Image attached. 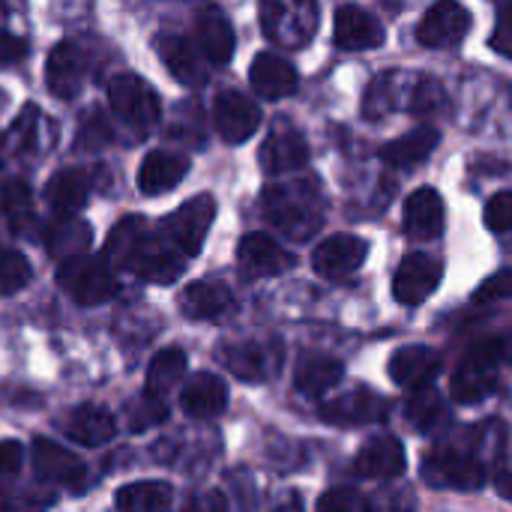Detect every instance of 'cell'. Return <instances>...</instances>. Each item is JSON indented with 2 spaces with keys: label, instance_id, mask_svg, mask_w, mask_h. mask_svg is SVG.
Listing matches in <instances>:
<instances>
[{
  "label": "cell",
  "instance_id": "obj_26",
  "mask_svg": "<svg viewBox=\"0 0 512 512\" xmlns=\"http://www.w3.org/2000/svg\"><path fill=\"white\" fill-rule=\"evenodd\" d=\"M60 429H63L66 438H72L81 447H102V444H108L114 438L117 423L99 405H78L60 420Z\"/></svg>",
  "mask_w": 512,
  "mask_h": 512
},
{
  "label": "cell",
  "instance_id": "obj_37",
  "mask_svg": "<svg viewBox=\"0 0 512 512\" xmlns=\"http://www.w3.org/2000/svg\"><path fill=\"white\" fill-rule=\"evenodd\" d=\"M0 219L12 228V231H24L33 222V210H30V189L21 180H3L0 183Z\"/></svg>",
  "mask_w": 512,
  "mask_h": 512
},
{
  "label": "cell",
  "instance_id": "obj_4",
  "mask_svg": "<svg viewBox=\"0 0 512 512\" xmlns=\"http://www.w3.org/2000/svg\"><path fill=\"white\" fill-rule=\"evenodd\" d=\"M57 285L66 291V297H72L81 306H96L117 294V276L111 264L105 258H87V255L63 261L57 270Z\"/></svg>",
  "mask_w": 512,
  "mask_h": 512
},
{
  "label": "cell",
  "instance_id": "obj_36",
  "mask_svg": "<svg viewBox=\"0 0 512 512\" xmlns=\"http://www.w3.org/2000/svg\"><path fill=\"white\" fill-rule=\"evenodd\" d=\"M399 90H402V75L399 69H384L366 90V99H363V114L369 120H381L387 117L390 111H396L399 105Z\"/></svg>",
  "mask_w": 512,
  "mask_h": 512
},
{
  "label": "cell",
  "instance_id": "obj_28",
  "mask_svg": "<svg viewBox=\"0 0 512 512\" xmlns=\"http://www.w3.org/2000/svg\"><path fill=\"white\" fill-rule=\"evenodd\" d=\"M249 81H252L258 96H264V99H285V96H291L297 90V69L285 57L264 51V54H258L252 60Z\"/></svg>",
  "mask_w": 512,
  "mask_h": 512
},
{
  "label": "cell",
  "instance_id": "obj_29",
  "mask_svg": "<svg viewBox=\"0 0 512 512\" xmlns=\"http://www.w3.org/2000/svg\"><path fill=\"white\" fill-rule=\"evenodd\" d=\"M438 141H441V132H438L435 126H420V129H411V132H405V135L387 141V144L381 147L378 156H381L390 168L411 171L414 165L426 162V159L435 153Z\"/></svg>",
  "mask_w": 512,
  "mask_h": 512
},
{
  "label": "cell",
  "instance_id": "obj_11",
  "mask_svg": "<svg viewBox=\"0 0 512 512\" xmlns=\"http://www.w3.org/2000/svg\"><path fill=\"white\" fill-rule=\"evenodd\" d=\"M237 264H240L243 276H249V279H270V276L288 273L294 267V255L270 234L252 231L240 240Z\"/></svg>",
  "mask_w": 512,
  "mask_h": 512
},
{
  "label": "cell",
  "instance_id": "obj_18",
  "mask_svg": "<svg viewBox=\"0 0 512 512\" xmlns=\"http://www.w3.org/2000/svg\"><path fill=\"white\" fill-rule=\"evenodd\" d=\"M405 468H408L405 447L393 435L372 438L369 444H363V450L354 459V474L363 480H396L405 474Z\"/></svg>",
  "mask_w": 512,
  "mask_h": 512
},
{
  "label": "cell",
  "instance_id": "obj_23",
  "mask_svg": "<svg viewBox=\"0 0 512 512\" xmlns=\"http://www.w3.org/2000/svg\"><path fill=\"white\" fill-rule=\"evenodd\" d=\"M177 303H180V312L192 321H219L234 309V294L222 282L201 279V282L186 285Z\"/></svg>",
  "mask_w": 512,
  "mask_h": 512
},
{
  "label": "cell",
  "instance_id": "obj_7",
  "mask_svg": "<svg viewBox=\"0 0 512 512\" xmlns=\"http://www.w3.org/2000/svg\"><path fill=\"white\" fill-rule=\"evenodd\" d=\"M261 27L270 42L282 48H303L318 27V6L315 3H282L270 0L261 6Z\"/></svg>",
  "mask_w": 512,
  "mask_h": 512
},
{
  "label": "cell",
  "instance_id": "obj_33",
  "mask_svg": "<svg viewBox=\"0 0 512 512\" xmlns=\"http://www.w3.org/2000/svg\"><path fill=\"white\" fill-rule=\"evenodd\" d=\"M87 246H90V225L75 216L57 219L45 234V249L60 261L81 258L87 252Z\"/></svg>",
  "mask_w": 512,
  "mask_h": 512
},
{
  "label": "cell",
  "instance_id": "obj_52",
  "mask_svg": "<svg viewBox=\"0 0 512 512\" xmlns=\"http://www.w3.org/2000/svg\"><path fill=\"white\" fill-rule=\"evenodd\" d=\"M0 512H9V504H6V498L0 495Z\"/></svg>",
  "mask_w": 512,
  "mask_h": 512
},
{
  "label": "cell",
  "instance_id": "obj_49",
  "mask_svg": "<svg viewBox=\"0 0 512 512\" xmlns=\"http://www.w3.org/2000/svg\"><path fill=\"white\" fill-rule=\"evenodd\" d=\"M192 512H228V501L219 492H204L201 498H195Z\"/></svg>",
  "mask_w": 512,
  "mask_h": 512
},
{
  "label": "cell",
  "instance_id": "obj_39",
  "mask_svg": "<svg viewBox=\"0 0 512 512\" xmlns=\"http://www.w3.org/2000/svg\"><path fill=\"white\" fill-rule=\"evenodd\" d=\"M30 261L15 249H0V297L18 294L30 282Z\"/></svg>",
  "mask_w": 512,
  "mask_h": 512
},
{
  "label": "cell",
  "instance_id": "obj_31",
  "mask_svg": "<svg viewBox=\"0 0 512 512\" xmlns=\"http://www.w3.org/2000/svg\"><path fill=\"white\" fill-rule=\"evenodd\" d=\"M156 54L177 81H183V84H201L204 81L201 54H198V48H192L189 39H183L177 33H165L156 39Z\"/></svg>",
  "mask_w": 512,
  "mask_h": 512
},
{
  "label": "cell",
  "instance_id": "obj_30",
  "mask_svg": "<svg viewBox=\"0 0 512 512\" xmlns=\"http://www.w3.org/2000/svg\"><path fill=\"white\" fill-rule=\"evenodd\" d=\"M87 198H90V177L78 168H63L45 183V201L54 213H60V219L78 213L87 204Z\"/></svg>",
  "mask_w": 512,
  "mask_h": 512
},
{
  "label": "cell",
  "instance_id": "obj_25",
  "mask_svg": "<svg viewBox=\"0 0 512 512\" xmlns=\"http://www.w3.org/2000/svg\"><path fill=\"white\" fill-rule=\"evenodd\" d=\"M180 408L192 420H213L228 408V387L222 384V378H216L210 372H198L183 384Z\"/></svg>",
  "mask_w": 512,
  "mask_h": 512
},
{
  "label": "cell",
  "instance_id": "obj_32",
  "mask_svg": "<svg viewBox=\"0 0 512 512\" xmlns=\"http://www.w3.org/2000/svg\"><path fill=\"white\" fill-rule=\"evenodd\" d=\"M342 372H345L342 363L333 357H303L294 372V387L303 396L318 399L342 381Z\"/></svg>",
  "mask_w": 512,
  "mask_h": 512
},
{
  "label": "cell",
  "instance_id": "obj_10",
  "mask_svg": "<svg viewBox=\"0 0 512 512\" xmlns=\"http://www.w3.org/2000/svg\"><path fill=\"white\" fill-rule=\"evenodd\" d=\"M471 24H474V18L462 3L441 0L426 9L423 21L417 27V39L426 48H453L471 33Z\"/></svg>",
  "mask_w": 512,
  "mask_h": 512
},
{
  "label": "cell",
  "instance_id": "obj_9",
  "mask_svg": "<svg viewBox=\"0 0 512 512\" xmlns=\"http://www.w3.org/2000/svg\"><path fill=\"white\" fill-rule=\"evenodd\" d=\"M441 279H444V264L438 258L423 252L405 255V261L393 276V297L402 306H420L438 291Z\"/></svg>",
  "mask_w": 512,
  "mask_h": 512
},
{
  "label": "cell",
  "instance_id": "obj_8",
  "mask_svg": "<svg viewBox=\"0 0 512 512\" xmlns=\"http://www.w3.org/2000/svg\"><path fill=\"white\" fill-rule=\"evenodd\" d=\"M213 219H216V198L204 192L180 204L171 216H165L162 231L180 255H198Z\"/></svg>",
  "mask_w": 512,
  "mask_h": 512
},
{
  "label": "cell",
  "instance_id": "obj_42",
  "mask_svg": "<svg viewBox=\"0 0 512 512\" xmlns=\"http://www.w3.org/2000/svg\"><path fill=\"white\" fill-rule=\"evenodd\" d=\"M36 126H39V111H36L33 105H27V108L18 114V120L12 123V129H9V144H12V150H24V147L36 144Z\"/></svg>",
  "mask_w": 512,
  "mask_h": 512
},
{
  "label": "cell",
  "instance_id": "obj_47",
  "mask_svg": "<svg viewBox=\"0 0 512 512\" xmlns=\"http://www.w3.org/2000/svg\"><path fill=\"white\" fill-rule=\"evenodd\" d=\"M27 54V42L9 30H0V66H12Z\"/></svg>",
  "mask_w": 512,
  "mask_h": 512
},
{
  "label": "cell",
  "instance_id": "obj_46",
  "mask_svg": "<svg viewBox=\"0 0 512 512\" xmlns=\"http://www.w3.org/2000/svg\"><path fill=\"white\" fill-rule=\"evenodd\" d=\"M492 48L512 60V3L501 6V12H498V24H495V33H492Z\"/></svg>",
  "mask_w": 512,
  "mask_h": 512
},
{
  "label": "cell",
  "instance_id": "obj_50",
  "mask_svg": "<svg viewBox=\"0 0 512 512\" xmlns=\"http://www.w3.org/2000/svg\"><path fill=\"white\" fill-rule=\"evenodd\" d=\"M51 495H27V501L21 498V504H15L9 512H45L51 507Z\"/></svg>",
  "mask_w": 512,
  "mask_h": 512
},
{
  "label": "cell",
  "instance_id": "obj_34",
  "mask_svg": "<svg viewBox=\"0 0 512 512\" xmlns=\"http://www.w3.org/2000/svg\"><path fill=\"white\" fill-rule=\"evenodd\" d=\"M174 501V492L168 483L150 480V483H132L123 486L114 495V504L120 512H168Z\"/></svg>",
  "mask_w": 512,
  "mask_h": 512
},
{
  "label": "cell",
  "instance_id": "obj_5",
  "mask_svg": "<svg viewBox=\"0 0 512 512\" xmlns=\"http://www.w3.org/2000/svg\"><path fill=\"white\" fill-rule=\"evenodd\" d=\"M108 99L114 114L135 132V135H147L156 123H159V96L156 90L138 78V75H117L108 84Z\"/></svg>",
  "mask_w": 512,
  "mask_h": 512
},
{
  "label": "cell",
  "instance_id": "obj_1",
  "mask_svg": "<svg viewBox=\"0 0 512 512\" xmlns=\"http://www.w3.org/2000/svg\"><path fill=\"white\" fill-rule=\"evenodd\" d=\"M105 261L135 273L138 279L168 285L183 273V255L168 243L150 234V228L138 216L120 219L105 240Z\"/></svg>",
  "mask_w": 512,
  "mask_h": 512
},
{
  "label": "cell",
  "instance_id": "obj_14",
  "mask_svg": "<svg viewBox=\"0 0 512 512\" xmlns=\"http://www.w3.org/2000/svg\"><path fill=\"white\" fill-rule=\"evenodd\" d=\"M225 369L240 381H267L279 372V345L276 342H237L222 348Z\"/></svg>",
  "mask_w": 512,
  "mask_h": 512
},
{
  "label": "cell",
  "instance_id": "obj_2",
  "mask_svg": "<svg viewBox=\"0 0 512 512\" xmlns=\"http://www.w3.org/2000/svg\"><path fill=\"white\" fill-rule=\"evenodd\" d=\"M267 222L288 240H312L324 225V192L315 177L267 186L261 195Z\"/></svg>",
  "mask_w": 512,
  "mask_h": 512
},
{
  "label": "cell",
  "instance_id": "obj_53",
  "mask_svg": "<svg viewBox=\"0 0 512 512\" xmlns=\"http://www.w3.org/2000/svg\"><path fill=\"white\" fill-rule=\"evenodd\" d=\"M3 96H6V93H3V90H0V108H3V102H6V99H3Z\"/></svg>",
  "mask_w": 512,
  "mask_h": 512
},
{
  "label": "cell",
  "instance_id": "obj_40",
  "mask_svg": "<svg viewBox=\"0 0 512 512\" xmlns=\"http://www.w3.org/2000/svg\"><path fill=\"white\" fill-rule=\"evenodd\" d=\"M168 417V408H165V402L162 399H153V396H141L138 402H132V408H129V429L132 432H144V429H150V426H159L162 420Z\"/></svg>",
  "mask_w": 512,
  "mask_h": 512
},
{
  "label": "cell",
  "instance_id": "obj_27",
  "mask_svg": "<svg viewBox=\"0 0 512 512\" xmlns=\"http://www.w3.org/2000/svg\"><path fill=\"white\" fill-rule=\"evenodd\" d=\"M189 171V159L174 150H153L144 156L138 168V189L144 195H162L174 189Z\"/></svg>",
  "mask_w": 512,
  "mask_h": 512
},
{
  "label": "cell",
  "instance_id": "obj_45",
  "mask_svg": "<svg viewBox=\"0 0 512 512\" xmlns=\"http://www.w3.org/2000/svg\"><path fill=\"white\" fill-rule=\"evenodd\" d=\"M108 141H111V123L99 111H90L84 126H81V144L84 147H102Z\"/></svg>",
  "mask_w": 512,
  "mask_h": 512
},
{
  "label": "cell",
  "instance_id": "obj_12",
  "mask_svg": "<svg viewBox=\"0 0 512 512\" xmlns=\"http://www.w3.org/2000/svg\"><path fill=\"white\" fill-rule=\"evenodd\" d=\"M213 123L228 144H243L258 132L261 108L240 90H222L213 102Z\"/></svg>",
  "mask_w": 512,
  "mask_h": 512
},
{
  "label": "cell",
  "instance_id": "obj_41",
  "mask_svg": "<svg viewBox=\"0 0 512 512\" xmlns=\"http://www.w3.org/2000/svg\"><path fill=\"white\" fill-rule=\"evenodd\" d=\"M318 512H369V507L351 489H330L318 498Z\"/></svg>",
  "mask_w": 512,
  "mask_h": 512
},
{
  "label": "cell",
  "instance_id": "obj_21",
  "mask_svg": "<svg viewBox=\"0 0 512 512\" xmlns=\"http://www.w3.org/2000/svg\"><path fill=\"white\" fill-rule=\"evenodd\" d=\"M441 372V354L426 345H405L390 357V378L405 390H429Z\"/></svg>",
  "mask_w": 512,
  "mask_h": 512
},
{
  "label": "cell",
  "instance_id": "obj_15",
  "mask_svg": "<svg viewBox=\"0 0 512 512\" xmlns=\"http://www.w3.org/2000/svg\"><path fill=\"white\" fill-rule=\"evenodd\" d=\"M333 39L345 51H369V48H381L384 45L387 30H384V24L372 12L348 3V6L336 9Z\"/></svg>",
  "mask_w": 512,
  "mask_h": 512
},
{
  "label": "cell",
  "instance_id": "obj_35",
  "mask_svg": "<svg viewBox=\"0 0 512 512\" xmlns=\"http://www.w3.org/2000/svg\"><path fill=\"white\" fill-rule=\"evenodd\" d=\"M186 375V354L180 348H165L150 360L147 369V396L162 399L165 393H171Z\"/></svg>",
  "mask_w": 512,
  "mask_h": 512
},
{
  "label": "cell",
  "instance_id": "obj_6",
  "mask_svg": "<svg viewBox=\"0 0 512 512\" xmlns=\"http://www.w3.org/2000/svg\"><path fill=\"white\" fill-rule=\"evenodd\" d=\"M423 480L432 489L474 492V489L486 486V465L465 450L441 447L423 459Z\"/></svg>",
  "mask_w": 512,
  "mask_h": 512
},
{
  "label": "cell",
  "instance_id": "obj_19",
  "mask_svg": "<svg viewBox=\"0 0 512 512\" xmlns=\"http://www.w3.org/2000/svg\"><path fill=\"white\" fill-rule=\"evenodd\" d=\"M261 165L267 174H288V171H300L309 162V144L303 138L300 129H294L291 123H279L264 147H261Z\"/></svg>",
  "mask_w": 512,
  "mask_h": 512
},
{
  "label": "cell",
  "instance_id": "obj_20",
  "mask_svg": "<svg viewBox=\"0 0 512 512\" xmlns=\"http://www.w3.org/2000/svg\"><path fill=\"white\" fill-rule=\"evenodd\" d=\"M402 225H405V234L414 240H438L447 225V210H444L441 195L432 186H420L417 192H411L405 201Z\"/></svg>",
  "mask_w": 512,
  "mask_h": 512
},
{
  "label": "cell",
  "instance_id": "obj_24",
  "mask_svg": "<svg viewBox=\"0 0 512 512\" xmlns=\"http://www.w3.org/2000/svg\"><path fill=\"white\" fill-rule=\"evenodd\" d=\"M195 42H198V54L216 66L228 63L234 54V27L225 18L222 9L207 6L198 12L195 18Z\"/></svg>",
  "mask_w": 512,
  "mask_h": 512
},
{
  "label": "cell",
  "instance_id": "obj_13",
  "mask_svg": "<svg viewBox=\"0 0 512 512\" xmlns=\"http://www.w3.org/2000/svg\"><path fill=\"white\" fill-rule=\"evenodd\" d=\"M369 255V243L354 234H333L321 240L312 252V267L324 279H345L354 276Z\"/></svg>",
  "mask_w": 512,
  "mask_h": 512
},
{
  "label": "cell",
  "instance_id": "obj_54",
  "mask_svg": "<svg viewBox=\"0 0 512 512\" xmlns=\"http://www.w3.org/2000/svg\"><path fill=\"white\" fill-rule=\"evenodd\" d=\"M0 159H3V153H0Z\"/></svg>",
  "mask_w": 512,
  "mask_h": 512
},
{
  "label": "cell",
  "instance_id": "obj_22",
  "mask_svg": "<svg viewBox=\"0 0 512 512\" xmlns=\"http://www.w3.org/2000/svg\"><path fill=\"white\" fill-rule=\"evenodd\" d=\"M33 468L39 474V480L51 483V486H63V489H84L87 471L84 465L63 447H57L54 441H33Z\"/></svg>",
  "mask_w": 512,
  "mask_h": 512
},
{
  "label": "cell",
  "instance_id": "obj_16",
  "mask_svg": "<svg viewBox=\"0 0 512 512\" xmlns=\"http://www.w3.org/2000/svg\"><path fill=\"white\" fill-rule=\"evenodd\" d=\"M387 414H390L387 399H381L375 390L366 387H357L321 408V417L333 426H369V423H381Z\"/></svg>",
  "mask_w": 512,
  "mask_h": 512
},
{
  "label": "cell",
  "instance_id": "obj_48",
  "mask_svg": "<svg viewBox=\"0 0 512 512\" xmlns=\"http://www.w3.org/2000/svg\"><path fill=\"white\" fill-rule=\"evenodd\" d=\"M21 462H24L21 444H18V441H0V477L18 474Z\"/></svg>",
  "mask_w": 512,
  "mask_h": 512
},
{
  "label": "cell",
  "instance_id": "obj_43",
  "mask_svg": "<svg viewBox=\"0 0 512 512\" xmlns=\"http://www.w3.org/2000/svg\"><path fill=\"white\" fill-rule=\"evenodd\" d=\"M486 225L495 234H510L512 231V192H498L486 204Z\"/></svg>",
  "mask_w": 512,
  "mask_h": 512
},
{
  "label": "cell",
  "instance_id": "obj_38",
  "mask_svg": "<svg viewBox=\"0 0 512 512\" xmlns=\"http://www.w3.org/2000/svg\"><path fill=\"white\" fill-rule=\"evenodd\" d=\"M444 417H447V411H444V402L435 390H420L405 405V420L417 432H432L438 423H444Z\"/></svg>",
  "mask_w": 512,
  "mask_h": 512
},
{
  "label": "cell",
  "instance_id": "obj_3",
  "mask_svg": "<svg viewBox=\"0 0 512 512\" xmlns=\"http://www.w3.org/2000/svg\"><path fill=\"white\" fill-rule=\"evenodd\" d=\"M512 363V336H489L468 348L453 372L450 393L462 405H477L498 390L501 372Z\"/></svg>",
  "mask_w": 512,
  "mask_h": 512
},
{
  "label": "cell",
  "instance_id": "obj_17",
  "mask_svg": "<svg viewBox=\"0 0 512 512\" xmlns=\"http://www.w3.org/2000/svg\"><path fill=\"white\" fill-rule=\"evenodd\" d=\"M87 78V57L75 42H60L45 60V84L57 99H72L81 93Z\"/></svg>",
  "mask_w": 512,
  "mask_h": 512
},
{
  "label": "cell",
  "instance_id": "obj_51",
  "mask_svg": "<svg viewBox=\"0 0 512 512\" xmlns=\"http://www.w3.org/2000/svg\"><path fill=\"white\" fill-rule=\"evenodd\" d=\"M495 483H498V492H501L504 498H510L512 501V474L510 471H501Z\"/></svg>",
  "mask_w": 512,
  "mask_h": 512
},
{
  "label": "cell",
  "instance_id": "obj_44",
  "mask_svg": "<svg viewBox=\"0 0 512 512\" xmlns=\"http://www.w3.org/2000/svg\"><path fill=\"white\" fill-rule=\"evenodd\" d=\"M441 102H444V90L438 87V81L420 78L417 87H414V93H411V105H408V108H411L414 114H432Z\"/></svg>",
  "mask_w": 512,
  "mask_h": 512
}]
</instances>
